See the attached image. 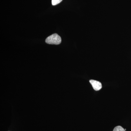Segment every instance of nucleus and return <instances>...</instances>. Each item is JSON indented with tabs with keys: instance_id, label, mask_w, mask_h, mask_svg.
Segmentation results:
<instances>
[{
	"instance_id": "obj_2",
	"label": "nucleus",
	"mask_w": 131,
	"mask_h": 131,
	"mask_svg": "<svg viewBox=\"0 0 131 131\" xmlns=\"http://www.w3.org/2000/svg\"><path fill=\"white\" fill-rule=\"evenodd\" d=\"M89 82L95 91H98L101 89L102 85L100 82L94 80H90Z\"/></svg>"
},
{
	"instance_id": "obj_4",
	"label": "nucleus",
	"mask_w": 131,
	"mask_h": 131,
	"mask_svg": "<svg viewBox=\"0 0 131 131\" xmlns=\"http://www.w3.org/2000/svg\"><path fill=\"white\" fill-rule=\"evenodd\" d=\"M63 0H52V4L53 6L58 5L61 3Z\"/></svg>"
},
{
	"instance_id": "obj_1",
	"label": "nucleus",
	"mask_w": 131,
	"mask_h": 131,
	"mask_svg": "<svg viewBox=\"0 0 131 131\" xmlns=\"http://www.w3.org/2000/svg\"><path fill=\"white\" fill-rule=\"evenodd\" d=\"M46 42L51 45H59L61 42V37L57 34H54L46 38Z\"/></svg>"
},
{
	"instance_id": "obj_3",
	"label": "nucleus",
	"mask_w": 131,
	"mask_h": 131,
	"mask_svg": "<svg viewBox=\"0 0 131 131\" xmlns=\"http://www.w3.org/2000/svg\"><path fill=\"white\" fill-rule=\"evenodd\" d=\"M113 131H126V130L122 127L118 126L115 127Z\"/></svg>"
}]
</instances>
